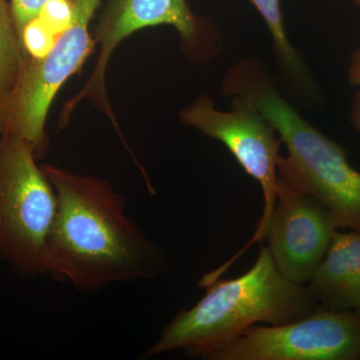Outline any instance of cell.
<instances>
[{
  "label": "cell",
  "instance_id": "cell-1",
  "mask_svg": "<svg viewBox=\"0 0 360 360\" xmlns=\"http://www.w3.org/2000/svg\"><path fill=\"white\" fill-rule=\"evenodd\" d=\"M41 167L58 198L47 274L94 292L167 271V253L130 219L127 203L110 184L56 165Z\"/></svg>",
  "mask_w": 360,
  "mask_h": 360
},
{
  "label": "cell",
  "instance_id": "cell-2",
  "mask_svg": "<svg viewBox=\"0 0 360 360\" xmlns=\"http://www.w3.org/2000/svg\"><path fill=\"white\" fill-rule=\"evenodd\" d=\"M220 91L245 98L281 135L288 155L277 160L278 177L326 206L338 229L360 231V172L350 165L342 146L283 98L264 66L241 59L225 73Z\"/></svg>",
  "mask_w": 360,
  "mask_h": 360
},
{
  "label": "cell",
  "instance_id": "cell-3",
  "mask_svg": "<svg viewBox=\"0 0 360 360\" xmlns=\"http://www.w3.org/2000/svg\"><path fill=\"white\" fill-rule=\"evenodd\" d=\"M206 288L200 302L180 310L165 324L142 359L179 349L198 359L206 348L236 338L250 326L290 323L319 307L307 286L281 274L266 246L260 248L257 262L245 274L217 279Z\"/></svg>",
  "mask_w": 360,
  "mask_h": 360
},
{
  "label": "cell",
  "instance_id": "cell-4",
  "mask_svg": "<svg viewBox=\"0 0 360 360\" xmlns=\"http://www.w3.org/2000/svg\"><path fill=\"white\" fill-rule=\"evenodd\" d=\"M32 146L0 141V260L23 276L47 274V250L58 213L53 186Z\"/></svg>",
  "mask_w": 360,
  "mask_h": 360
},
{
  "label": "cell",
  "instance_id": "cell-5",
  "mask_svg": "<svg viewBox=\"0 0 360 360\" xmlns=\"http://www.w3.org/2000/svg\"><path fill=\"white\" fill-rule=\"evenodd\" d=\"M101 4V0H73L70 23L51 51L42 58L25 59L13 89L0 98L4 134L27 142L37 158L49 153L45 124L54 97L96 46L89 26Z\"/></svg>",
  "mask_w": 360,
  "mask_h": 360
},
{
  "label": "cell",
  "instance_id": "cell-6",
  "mask_svg": "<svg viewBox=\"0 0 360 360\" xmlns=\"http://www.w3.org/2000/svg\"><path fill=\"white\" fill-rule=\"evenodd\" d=\"M158 25L174 27L187 53L194 59L205 60L219 51L221 42L219 33L207 20L193 13L186 0H108L96 25L94 40L101 46V51L94 70L82 90L65 103L59 127H65L75 106L89 99L118 129L106 94L108 63L116 47L132 33Z\"/></svg>",
  "mask_w": 360,
  "mask_h": 360
},
{
  "label": "cell",
  "instance_id": "cell-7",
  "mask_svg": "<svg viewBox=\"0 0 360 360\" xmlns=\"http://www.w3.org/2000/svg\"><path fill=\"white\" fill-rule=\"evenodd\" d=\"M203 360H360V315L319 307L298 321L257 324L206 348Z\"/></svg>",
  "mask_w": 360,
  "mask_h": 360
},
{
  "label": "cell",
  "instance_id": "cell-8",
  "mask_svg": "<svg viewBox=\"0 0 360 360\" xmlns=\"http://www.w3.org/2000/svg\"><path fill=\"white\" fill-rule=\"evenodd\" d=\"M229 98L231 111L217 110L212 99L202 96L179 112L184 124L221 141L246 174L258 181L264 194V212L252 238L238 255L215 269L219 276L224 274L251 245L262 243L266 238L276 207L278 187L277 160L283 143L281 139H277L274 127L252 104L243 97Z\"/></svg>",
  "mask_w": 360,
  "mask_h": 360
},
{
  "label": "cell",
  "instance_id": "cell-9",
  "mask_svg": "<svg viewBox=\"0 0 360 360\" xmlns=\"http://www.w3.org/2000/svg\"><path fill=\"white\" fill-rule=\"evenodd\" d=\"M336 231L335 219L326 206L278 177L276 207L265 238L284 277L302 285L309 283Z\"/></svg>",
  "mask_w": 360,
  "mask_h": 360
},
{
  "label": "cell",
  "instance_id": "cell-10",
  "mask_svg": "<svg viewBox=\"0 0 360 360\" xmlns=\"http://www.w3.org/2000/svg\"><path fill=\"white\" fill-rule=\"evenodd\" d=\"M307 288L324 309L360 315V231L335 232Z\"/></svg>",
  "mask_w": 360,
  "mask_h": 360
},
{
  "label": "cell",
  "instance_id": "cell-11",
  "mask_svg": "<svg viewBox=\"0 0 360 360\" xmlns=\"http://www.w3.org/2000/svg\"><path fill=\"white\" fill-rule=\"evenodd\" d=\"M262 16L274 42L277 63L285 79L291 86L302 94H311L314 90V79L300 52L290 44L284 30L281 0H250Z\"/></svg>",
  "mask_w": 360,
  "mask_h": 360
},
{
  "label": "cell",
  "instance_id": "cell-12",
  "mask_svg": "<svg viewBox=\"0 0 360 360\" xmlns=\"http://www.w3.org/2000/svg\"><path fill=\"white\" fill-rule=\"evenodd\" d=\"M23 56L11 4L0 0V98L6 96L20 77Z\"/></svg>",
  "mask_w": 360,
  "mask_h": 360
},
{
  "label": "cell",
  "instance_id": "cell-13",
  "mask_svg": "<svg viewBox=\"0 0 360 360\" xmlns=\"http://www.w3.org/2000/svg\"><path fill=\"white\" fill-rule=\"evenodd\" d=\"M56 39V33L41 18L32 20L25 26L20 37L25 59L44 58L51 51Z\"/></svg>",
  "mask_w": 360,
  "mask_h": 360
},
{
  "label": "cell",
  "instance_id": "cell-14",
  "mask_svg": "<svg viewBox=\"0 0 360 360\" xmlns=\"http://www.w3.org/2000/svg\"><path fill=\"white\" fill-rule=\"evenodd\" d=\"M51 1V0H11L9 2L18 39L25 26L39 18Z\"/></svg>",
  "mask_w": 360,
  "mask_h": 360
},
{
  "label": "cell",
  "instance_id": "cell-15",
  "mask_svg": "<svg viewBox=\"0 0 360 360\" xmlns=\"http://www.w3.org/2000/svg\"><path fill=\"white\" fill-rule=\"evenodd\" d=\"M348 77L352 85L360 86V49L352 52L348 68Z\"/></svg>",
  "mask_w": 360,
  "mask_h": 360
},
{
  "label": "cell",
  "instance_id": "cell-16",
  "mask_svg": "<svg viewBox=\"0 0 360 360\" xmlns=\"http://www.w3.org/2000/svg\"><path fill=\"white\" fill-rule=\"evenodd\" d=\"M350 122L360 132V91L356 92L352 99Z\"/></svg>",
  "mask_w": 360,
  "mask_h": 360
},
{
  "label": "cell",
  "instance_id": "cell-17",
  "mask_svg": "<svg viewBox=\"0 0 360 360\" xmlns=\"http://www.w3.org/2000/svg\"><path fill=\"white\" fill-rule=\"evenodd\" d=\"M2 135H4V127H2L1 116H0V141H1Z\"/></svg>",
  "mask_w": 360,
  "mask_h": 360
},
{
  "label": "cell",
  "instance_id": "cell-18",
  "mask_svg": "<svg viewBox=\"0 0 360 360\" xmlns=\"http://www.w3.org/2000/svg\"><path fill=\"white\" fill-rule=\"evenodd\" d=\"M352 2H354V4H356V6H360V0H352Z\"/></svg>",
  "mask_w": 360,
  "mask_h": 360
}]
</instances>
